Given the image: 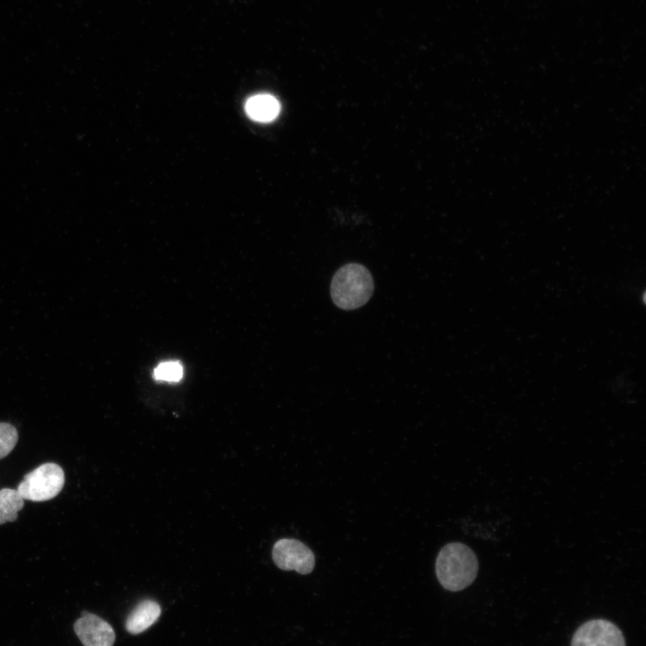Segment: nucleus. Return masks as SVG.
<instances>
[{
	"mask_svg": "<svg viewBox=\"0 0 646 646\" xmlns=\"http://www.w3.org/2000/svg\"><path fill=\"white\" fill-rule=\"evenodd\" d=\"M478 561L473 550L462 543H450L438 554L435 572L441 585L450 591L468 587L476 579Z\"/></svg>",
	"mask_w": 646,
	"mask_h": 646,
	"instance_id": "1",
	"label": "nucleus"
},
{
	"mask_svg": "<svg viewBox=\"0 0 646 646\" xmlns=\"http://www.w3.org/2000/svg\"><path fill=\"white\" fill-rule=\"evenodd\" d=\"M373 292V279L362 265L349 263L334 275L330 294L334 303L343 310H354L364 305Z\"/></svg>",
	"mask_w": 646,
	"mask_h": 646,
	"instance_id": "2",
	"label": "nucleus"
},
{
	"mask_svg": "<svg viewBox=\"0 0 646 646\" xmlns=\"http://www.w3.org/2000/svg\"><path fill=\"white\" fill-rule=\"evenodd\" d=\"M65 484V474L55 463H45L26 474L17 487L23 499L44 502L56 497Z\"/></svg>",
	"mask_w": 646,
	"mask_h": 646,
	"instance_id": "3",
	"label": "nucleus"
},
{
	"mask_svg": "<svg viewBox=\"0 0 646 646\" xmlns=\"http://www.w3.org/2000/svg\"><path fill=\"white\" fill-rule=\"evenodd\" d=\"M275 565L284 571H296L309 574L315 566L312 551L303 543L293 538H282L275 542L272 550Z\"/></svg>",
	"mask_w": 646,
	"mask_h": 646,
	"instance_id": "4",
	"label": "nucleus"
},
{
	"mask_svg": "<svg viewBox=\"0 0 646 646\" xmlns=\"http://www.w3.org/2000/svg\"><path fill=\"white\" fill-rule=\"evenodd\" d=\"M571 646H625L621 630L606 619H592L578 627Z\"/></svg>",
	"mask_w": 646,
	"mask_h": 646,
	"instance_id": "5",
	"label": "nucleus"
},
{
	"mask_svg": "<svg viewBox=\"0 0 646 646\" xmlns=\"http://www.w3.org/2000/svg\"><path fill=\"white\" fill-rule=\"evenodd\" d=\"M74 630L83 646H113L115 632L112 626L100 616L83 612Z\"/></svg>",
	"mask_w": 646,
	"mask_h": 646,
	"instance_id": "6",
	"label": "nucleus"
},
{
	"mask_svg": "<svg viewBox=\"0 0 646 646\" xmlns=\"http://www.w3.org/2000/svg\"><path fill=\"white\" fill-rule=\"evenodd\" d=\"M161 615L160 605L151 599L138 603L129 613L126 620V630L131 634H138L152 626Z\"/></svg>",
	"mask_w": 646,
	"mask_h": 646,
	"instance_id": "7",
	"label": "nucleus"
},
{
	"mask_svg": "<svg viewBox=\"0 0 646 646\" xmlns=\"http://www.w3.org/2000/svg\"><path fill=\"white\" fill-rule=\"evenodd\" d=\"M245 110L248 116L253 120L269 122L278 116L280 104L278 100L270 94H257L247 100Z\"/></svg>",
	"mask_w": 646,
	"mask_h": 646,
	"instance_id": "8",
	"label": "nucleus"
},
{
	"mask_svg": "<svg viewBox=\"0 0 646 646\" xmlns=\"http://www.w3.org/2000/svg\"><path fill=\"white\" fill-rule=\"evenodd\" d=\"M24 506L23 498L19 492L11 488L0 490V525L16 520L17 512Z\"/></svg>",
	"mask_w": 646,
	"mask_h": 646,
	"instance_id": "9",
	"label": "nucleus"
},
{
	"mask_svg": "<svg viewBox=\"0 0 646 646\" xmlns=\"http://www.w3.org/2000/svg\"><path fill=\"white\" fill-rule=\"evenodd\" d=\"M182 375V365L175 361L162 362L153 371V377L158 380L179 381Z\"/></svg>",
	"mask_w": 646,
	"mask_h": 646,
	"instance_id": "10",
	"label": "nucleus"
},
{
	"mask_svg": "<svg viewBox=\"0 0 646 646\" xmlns=\"http://www.w3.org/2000/svg\"><path fill=\"white\" fill-rule=\"evenodd\" d=\"M18 441V432L14 426L0 423V459L6 457Z\"/></svg>",
	"mask_w": 646,
	"mask_h": 646,
	"instance_id": "11",
	"label": "nucleus"
}]
</instances>
